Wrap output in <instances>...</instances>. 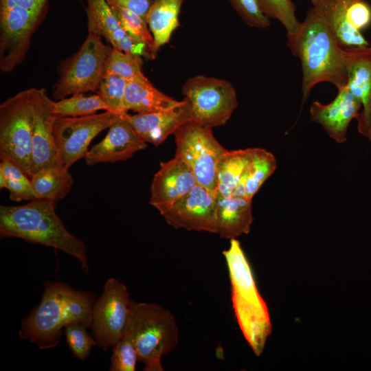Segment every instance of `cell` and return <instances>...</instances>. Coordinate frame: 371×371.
<instances>
[{"mask_svg":"<svg viewBox=\"0 0 371 371\" xmlns=\"http://www.w3.org/2000/svg\"><path fill=\"white\" fill-rule=\"evenodd\" d=\"M127 81L112 74H104L96 91L107 106V111L116 115L127 113L125 91Z\"/></svg>","mask_w":371,"mask_h":371,"instance_id":"obj_32","label":"cell"},{"mask_svg":"<svg viewBox=\"0 0 371 371\" xmlns=\"http://www.w3.org/2000/svg\"><path fill=\"white\" fill-rule=\"evenodd\" d=\"M124 335L134 344L144 370L162 371L161 357L176 348L179 330L169 310L155 304L131 301Z\"/></svg>","mask_w":371,"mask_h":371,"instance_id":"obj_5","label":"cell"},{"mask_svg":"<svg viewBox=\"0 0 371 371\" xmlns=\"http://www.w3.org/2000/svg\"><path fill=\"white\" fill-rule=\"evenodd\" d=\"M110 7L126 34L134 40L145 44L150 50L153 59L155 58L156 54L154 49V39L146 21L127 9L117 6Z\"/></svg>","mask_w":371,"mask_h":371,"instance_id":"obj_31","label":"cell"},{"mask_svg":"<svg viewBox=\"0 0 371 371\" xmlns=\"http://www.w3.org/2000/svg\"><path fill=\"white\" fill-rule=\"evenodd\" d=\"M254 151L255 148L227 150L221 157L216 168L218 192L224 196L232 195Z\"/></svg>","mask_w":371,"mask_h":371,"instance_id":"obj_27","label":"cell"},{"mask_svg":"<svg viewBox=\"0 0 371 371\" xmlns=\"http://www.w3.org/2000/svg\"><path fill=\"white\" fill-rule=\"evenodd\" d=\"M277 167L275 156L265 149L255 148L252 159L247 166L232 196L252 199Z\"/></svg>","mask_w":371,"mask_h":371,"instance_id":"obj_25","label":"cell"},{"mask_svg":"<svg viewBox=\"0 0 371 371\" xmlns=\"http://www.w3.org/2000/svg\"><path fill=\"white\" fill-rule=\"evenodd\" d=\"M44 88H33L32 153L30 177L47 167L63 166L54 135L57 115Z\"/></svg>","mask_w":371,"mask_h":371,"instance_id":"obj_13","label":"cell"},{"mask_svg":"<svg viewBox=\"0 0 371 371\" xmlns=\"http://www.w3.org/2000/svg\"><path fill=\"white\" fill-rule=\"evenodd\" d=\"M162 216L177 229L216 234V191L197 183Z\"/></svg>","mask_w":371,"mask_h":371,"instance_id":"obj_14","label":"cell"},{"mask_svg":"<svg viewBox=\"0 0 371 371\" xmlns=\"http://www.w3.org/2000/svg\"><path fill=\"white\" fill-rule=\"evenodd\" d=\"M313 8L322 16L331 32L344 47L370 46L361 32L349 23L350 5L357 0H311Z\"/></svg>","mask_w":371,"mask_h":371,"instance_id":"obj_22","label":"cell"},{"mask_svg":"<svg viewBox=\"0 0 371 371\" xmlns=\"http://www.w3.org/2000/svg\"><path fill=\"white\" fill-rule=\"evenodd\" d=\"M197 184L188 166L179 157L161 163L150 186L149 203L163 215Z\"/></svg>","mask_w":371,"mask_h":371,"instance_id":"obj_15","label":"cell"},{"mask_svg":"<svg viewBox=\"0 0 371 371\" xmlns=\"http://www.w3.org/2000/svg\"><path fill=\"white\" fill-rule=\"evenodd\" d=\"M366 137H368V139L371 141V109H370V128L368 130V134L366 135Z\"/></svg>","mask_w":371,"mask_h":371,"instance_id":"obj_41","label":"cell"},{"mask_svg":"<svg viewBox=\"0 0 371 371\" xmlns=\"http://www.w3.org/2000/svg\"><path fill=\"white\" fill-rule=\"evenodd\" d=\"M0 168L5 177V188L9 191L10 199L14 201H32L35 194L31 180L17 165L8 159H1Z\"/></svg>","mask_w":371,"mask_h":371,"instance_id":"obj_30","label":"cell"},{"mask_svg":"<svg viewBox=\"0 0 371 371\" xmlns=\"http://www.w3.org/2000/svg\"><path fill=\"white\" fill-rule=\"evenodd\" d=\"M142 58L113 47L106 60L104 74L117 75L127 82H146L142 71Z\"/></svg>","mask_w":371,"mask_h":371,"instance_id":"obj_28","label":"cell"},{"mask_svg":"<svg viewBox=\"0 0 371 371\" xmlns=\"http://www.w3.org/2000/svg\"><path fill=\"white\" fill-rule=\"evenodd\" d=\"M133 128L145 142L158 146L183 124L192 121L188 102L182 100L179 106L164 111L125 114Z\"/></svg>","mask_w":371,"mask_h":371,"instance_id":"obj_19","label":"cell"},{"mask_svg":"<svg viewBox=\"0 0 371 371\" xmlns=\"http://www.w3.org/2000/svg\"><path fill=\"white\" fill-rule=\"evenodd\" d=\"M181 93L190 106L191 122L210 128L225 124L238 106L232 84L214 77H191L183 85Z\"/></svg>","mask_w":371,"mask_h":371,"instance_id":"obj_7","label":"cell"},{"mask_svg":"<svg viewBox=\"0 0 371 371\" xmlns=\"http://www.w3.org/2000/svg\"><path fill=\"white\" fill-rule=\"evenodd\" d=\"M44 286L41 302L23 318L19 335L48 349L58 345L67 325L91 326L95 297L91 291H77L60 282H45Z\"/></svg>","mask_w":371,"mask_h":371,"instance_id":"obj_2","label":"cell"},{"mask_svg":"<svg viewBox=\"0 0 371 371\" xmlns=\"http://www.w3.org/2000/svg\"><path fill=\"white\" fill-rule=\"evenodd\" d=\"M0 188H5V177L2 169L0 168Z\"/></svg>","mask_w":371,"mask_h":371,"instance_id":"obj_40","label":"cell"},{"mask_svg":"<svg viewBox=\"0 0 371 371\" xmlns=\"http://www.w3.org/2000/svg\"><path fill=\"white\" fill-rule=\"evenodd\" d=\"M36 199L56 201L65 198L69 192L74 179L63 166L43 168L30 176Z\"/></svg>","mask_w":371,"mask_h":371,"instance_id":"obj_26","label":"cell"},{"mask_svg":"<svg viewBox=\"0 0 371 371\" xmlns=\"http://www.w3.org/2000/svg\"><path fill=\"white\" fill-rule=\"evenodd\" d=\"M182 104L159 91L150 82H127L125 91L126 110L136 113L168 111Z\"/></svg>","mask_w":371,"mask_h":371,"instance_id":"obj_23","label":"cell"},{"mask_svg":"<svg viewBox=\"0 0 371 371\" xmlns=\"http://www.w3.org/2000/svg\"><path fill=\"white\" fill-rule=\"evenodd\" d=\"M263 12L270 19L279 21L285 27L287 37L295 34L300 22L295 16L296 7L291 0H258Z\"/></svg>","mask_w":371,"mask_h":371,"instance_id":"obj_33","label":"cell"},{"mask_svg":"<svg viewBox=\"0 0 371 371\" xmlns=\"http://www.w3.org/2000/svg\"><path fill=\"white\" fill-rule=\"evenodd\" d=\"M125 114L117 115L106 136L88 150L85 157L88 166L124 161L146 148V142L137 134Z\"/></svg>","mask_w":371,"mask_h":371,"instance_id":"obj_16","label":"cell"},{"mask_svg":"<svg viewBox=\"0 0 371 371\" xmlns=\"http://www.w3.org/2000/svg\"><path fill=\"white\" fill-rule=\"evenodd\" d=\"M112 49L100 36L88 33L77 52L63 67L54 86V98L60 100L76 93L96 92Z\"/></svg>","mask_w":371,"mask_h":371,"instance_id":"obj_8","label":"cell"},{"mask_svg":"<svg viewBox=\"0 0 371 371\" xmlns=\"http://www.w3.org/2000/svg\"><path fill=\"white\" fill-rule=\"evenodd\" d=\"M348 21L350 25L361 32L371 23V8L363 0L355 1L350 7Z\"/></svg>","mask_w":371,"mask_h":371,"instance_id":"obj_37","label":"cell"},{"mask_svg":"<svg viewBox=\"0 0 371 371\" xmlns=\"http://www.w3.org/2000/svg\"><path fill=\"white\" fill-rule=\"evenodd\" d=\"M87 326L80 323H73L65 328L66 341L76 357L85 360L96 343L87 331Z\"/></svg>","mask_w":371,"mask_h":371,"instance_id":"obj_34","label":"cell"},{"mask_svg":"<svg viewBox=\"0 0 371 371\" xmlns=\"http://www.w3.org/2000/svg\"><path fill=\"white\" fill-rule=\"evenodd\" d=\"M139 361L136 348L132 341L124 335L113 346L111 371H135Z\"/></svg>","mask_w":371,"mask_h":371,"instance_id":"obj_35","label":"cell"},{"mask_svg":"<svg viewBox=\"0 0 371 371\" xmlns=\"http://www.w3.org/2000/svg\"><path fill=\"white\" fill-rule=\"evenodd\" d=\"M346 87L361 103L356 119L359 132L366 137L370 126L371 46L357 49L348 68Z\"/></svg>","mask_w":371,"mask_h":371,"instance_id":"obj_20","label":"cell"},{"mask_svg":"<svg viewBox=\"0 0 371 371\" xmlns=\"http://www.w3.org/2000/svg\"><path fill=\"white\" fill-rule=\"evenodd\" d=\"M110 6H117L127 9L146 21L150 6L155 0H106ZM147 23V22H146Z\"/></svg>","mask_w":371,"mask_h":371,"instance_id":"obj_38","label":"cell"},{"mask_svg":"<svg viewBox=\"0 0 371 371\" xmlns=\"http://www.w3.org/2000/svg\"><path fill=\"white\" fill-rule=\"evenodd\" d=\"M33 88L23 90L0 105V158L17 165L28 176L32 153Z\"/></svg>","mask_w":371,"mask_h":371,"instance_id":"obj_6","label":"cell"},{"mask_svg":"<svg viewBox=\"0 0 371 371\" xmlns=\"http://www.w3.org/2000/svg\"><path fill=\"white\" fill-rule=\"evenodd\" d=\"M116 115L109 111L82 117L57 115L54 135L63 166L69 169L85 158L91 142L111 126Z\"/></svg>","mask_w":371,"mask_h":371,"instance_id":"obj_12","label":"cell"},{"mask_svg":"<svg viewBox=\"0 0 371 371\" xmlns=\"http://www.w3.org/2000/svg\"><path fill=\"white\" fill-rule=\"evenodd\" d=\"M43 17L8 0H0V69L12 71L25 58L33 34Z\"/></svg>","mask_w":371,"mask_h":371,"instance_id":"obj_11","label":"cell"},{"mask_svg":"<svg viewBox=\"0 0 371 371\" xmlns=\"http://www.w3.org/2000/svg\"><path fill=\"white\" fill-rule=\"evenodd\" d=\"M174 135L175 156L188 166L198 184L216 191L217 164L227 150L214 137L212 128L188 122Z\"/></svg>","mask_w":371,"mask_h":371,"instance_id":"obj_9","label":"cell"},{"mask_svg":"<svg viewBox=\"0 0 371 371\" xmlns=\"http://www.w3.org/2000/svg\"><path fill=\"white\" fill-rule=\"evenodd\" d=\"M253 222L252 199L224 196L216 191V234L234 239L250 232Z\"/></svg>","mask_w":371,"mask_h":371,"instance_id":"obj_21","label":"cell"},{"mask_svg":"<svg viewBox=\"0 0 371 371\" xmlns=\"http://www.w3.org/2000/svg\"><path fill=\"white\" fill-rule=\"evenodd\" d=\"M86 2L88 33L104 38L112 47L153 59L145 44L126 34L106 0H86Z\"/></svg>","mask_w":371,"mask_h":371,"instance_id":"obj_17","label":"cell"},{"mask_svg":"<svg viewBox=\"0 0 371 371\" xmlns=\"http://www.w3.org/2000/svg\"><path fill=\"white\" fill-rule=\"evenodd\" d=\"M185 0H155L146 17L154 39L157 54L159 48L169 42L173 32L180 25L179 16Z\"/></svg>","mask_w":371,"mask_h":371,"instance_id":"obj_24","label":"cell"},{"mask_svg":"<svg viewBox=\"0 0 371 371\" xmlns=\"http://www.w3.org/2000/svg\"><path fill=\"white\" fill-rule=\"evenodd\" d=\"M131 301L124 283L114 278L106 282L101 295L94 302L91 325L96 345L104 350L123 337Z\"/></svg>","mask_w":371,"mask_h":371,"instance_id":"obj_10","label":"cell"},{"mask_svg":"<svg viewBox=\"0 0 371 371\" xmlns=\"http://www.w3.org/2000/svg\"><path fill=\"white\" fill-rule=\"evenodd\" d=\"M231 285L232 306L240 329L252 352L259 357L272 331L268 307L260 295L251 265L240 242L231 239L223 251Z\"/></svg>","mask_w":371,"mask_h":371,"instance_id":"obj_4","label":"cell"},{"mask_svg":"<svg viewBox=\"0 0 371 371\" xmlns=\"http://www.w3.org/2000/svg\"><path fill=\"white\" fill-rule=\"evenodd\" d=\"M227 1L247 25L261 29L271 25L269 18L262 10L258 0H227Z\"/></svg>","mask_w":371,"mask_h":371,"instance_id":"obj_36","label":"cell"},{"mask_svg":"<svg viewBox=\"0 0 371 371\" xmlns=\"http://www.w3.org/2000/svg\"><path fill=\"white\" fill-rule=\"evenodd\" d=\"M287 38L288 47L301 63L302 105L317 83L330 82L337 89L346 86L350 62L359 47H343L313 8L297 32Z\"/></svg>","mask_w":371,"mask_h":371,"instance_id":"obj_1","label":"cell"},{"mask_svg":"<svg viewBox=\"0 0 371 371\" xmlns=\"http://www.w3.org/2000/svg\"><path fill=\"white\" fill-rule=\"evenodd\" d=\"M100 110L107 111V106L98 94L76 93L54 103V112L64 117H82L96 113Z\"/></svg>","mask_w":371,"mask_h":371,"instance_id":"obj_29","label":"cell"},{"mask_svg":"<svg viewBox=\"0 0 371 371\" xmlns=\"http://www.w3.org/2000/svg\"><path fill=\"white\" fill-rule=\"evenodd\" d=\"M17 5L43 17L47 10V0H8Z\"/></svg>","mask_w":371,"mask_h":371,"instance_id":"obj_39","label":"cell"},{"mask_svg":"<svg viewBox=\"0 0 371 371\" xmlns=\"http://www.w3.org/2000/svg\"><path fill=\"white\" fill-rule=\"evenodd\" d=\"M361 103L346 86L338 89L336 98L329 104L315 101L310 108L311 120L319 124L326 134L337 143L347 140L348 127L357 118Z\"/></svg>","mask_w":371,"mask_h":371,"instance_id":"obj_18","label":"cell"},{"mask_svg":"<svg viewBox=\"0 0 371 371\" xmlns=\"http://www.w3.org/2000/svg\"><path fill=\"white\" fill-rule=\"evenodd\" d=\"M0 236L16 237L62 251L76 258L89 270L87 247L70 233L56 214L55 201L33 199L21 205L0 206Z\"/></svg>","mask_w":371,"mask_h":371,"instance_id":"obj_3","label":"cell"}]
</instances>
